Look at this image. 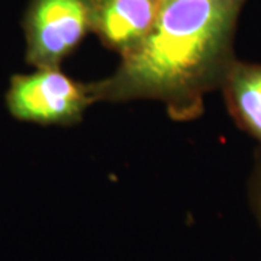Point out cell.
Segmentation results:
<instances>
[{
  "mask_svg": "<svg viewBox=\"0 0 261 261\" xmlns=\"http://www.w3.org/2000/svg\"><path fill=\"white\" fill-rule=\"evenodd\" d=\"M244 0H164L157 22L119 70L90 86L94 100L149 97L178 116L202 108L232 64V38Z\"/></svg>",
  "mask_w": 261,
  "mask_h": 261,
  "instance_id": "1",
  "label": "cell"
},
{
  "mask_svg": "<svg viewBox=\"0 0 261 261\" xmlns=\"http://www.w3.org/2000/svg\"><path fill=\"white\" fill-rule=\"evenodd\" d=\"M90 29V0H31L27 58L38 68H58Z\"/></svg>",
  "mask_w": 261,
  "mask_h": 261,
  "instance_id": "2",
  "label": "cell"
},
{
  "mask_svg": "<svg viewBox=\"0 0 261 261\" xmlns=\"http://www.w3.org/2000/svg\"><path fill=\"white\" fill-rule=\"evenodd\" d=\"M94 102L90 86L75 83L58 68H39L13 77L8 106L18 119L37 123H73Z\"/></svg>",
  "mask_w": 261,
  "mask_h": 261,
  "instance_id": "3",
  "label": "cell"
},
{
  "mask_svg": "<svg viewBox=\"0 0 261 261\" xmlns=\"http://www.w3.org/2000/svg\"><path fill=\"white\" fill-rule=\"evenodd\" d=\"M164 0H90L92 29L109 48L128 54L154 28Z\"/></svg>",
  "mask_w": 261,
  "mask_h": 261,
  "instance_id": "4",
  "label": "cell"
},
{
  "mask_svg": "<svg viewBox=\"0 0 261 261\" xmlns=\"http://www.w3.org/2000/svg\"><path fill=\"white\" fill-rule=\"evenodd\" d=\"M221 86L233 119L261 142V64L233 61Z\"/></svg>",
  "mask_w": 261,
  "mask_h": 261,
  "instance_id": "5",
  "label": "cell"
},
{
  "mask_svg": "<svg viewBox=\"0 0 261 261\" xmlns=\"http://www.w3.org/2000/svg\"><path fill=\"white\" fill-rule=\"evenodd\" d=\"M252 202H254V209L261 222V166L257 170V177L254 181L252 187Z\"/></svg>",
  "mask_w": 261,
  "mask_h": 261,
  "instance_id": "6",
  "label": "cell"
}]
</instances>
